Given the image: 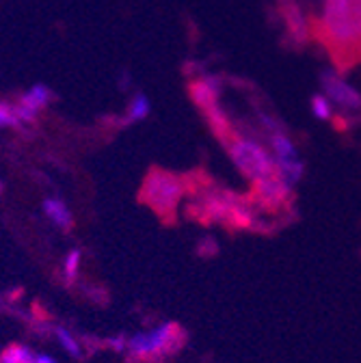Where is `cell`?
I'll return each mask as SVG.
<instances>
[{"label": "cell", "instance_id": "5b68a950", "mask_svg": "<svg viewBox=\"0 0 361 363\" xmlns=\"http://www.w3.org/2000/svg\"><path fill=\"white\" fill-rule=\"evenodd\" d=\"M187 342V333L175 323H162L150 333L132 335L126 344L132 359H160L177 352Z\"/></svg>", "mask_w": 361, "mask_h": 363}, {"label": "cell", "instance_id": "30bf717a", "mask_svg": "<svg viewBox=\"0 0 361 363\" xmlns=\"http://www.w3.org/2000/svg\"><path fill=\"white\" fill-rule=\"evenodd\" d=\"M189 96H191V100L195 102V106H197L201 113H206L208 108L221 104V80L214 78V76L195 78V80L189 84Z\"/></svg>", "mask_w": 361, "mask_h": 363}, {"label": "cell", "instance_id": "3957f363", "mask_svg": "<svg viewBox=\"0 0 361 363\" xmlns=\"http://www.w3.org/2000/svg\"><path fill=\"white\" fill-rule=\"evenodd\" d=\"M260 121H262V130L266 136V145H268L270 154H273L275 169H277L279 177L286 182L288 186L294 189L303 179V173H305V162L301 158L296 143L292 141V136L279 125V121L273 119L270 115L262 113Z\"/></svg>", "mask_w": 361, "mask_h": 363}, {"label": "cell", "instance_id": "ba28073f", "mask_svg": "<svg viewBox=\"0 0 361 363\" xmlns=\"http://www.w3.org/2000/svg\"><path fill=\"white\" fill-rule=\"evenodd\" d=\"M279 18L286 28V37L294 45H303L311 39V18L301 9L296 0H279Z\"/></svg>", "mask_w": 361, "mask_h": 363}, {"label": "cell", "instance_id": "52a82bcc", "mask_svg": "<svg viewBox=\"0 0 361 363\" xmlns=\"http://www.w3.org/2000/svg\"><path fill=\"white\" fill-rule=\"evenodd\" d=\"M292 186H288L286 182L279 177V173H270L257 182H251V193L247 195L251 206L255 208L260 223L264 214H277L286 212L292 206Z\"/></svg>", "mask_w": 361, "mask_h": 363}, {"label": "cell", "instance_id": "8992f818", "mask_svg": "<svg viewBox=\"0 0 361 363\" xmlns=\"http://www.w3.org/2000/svg\"><path fill=\"white\" fill-rule=\"evenodd\" d=\"M321 89H323L321 94L327 96V100L331 102V106L335 111L333 121L348 123V121L361 117V94L340 74L338 67L325 69L321 74Z\"/></svg>", "mask_w": 361, "mask_h": 363}, {"label": "cell", "instance_id": "7c38bea8", "mask_svg": "<svg viewBox=\"0 0 361 363\" xmlns=\"http://www.w3.org/2000/svg\"><path fill=\"white\" fill-rule=\"evenodd\" d=\"M35 352L24 344H11L0 352V363H35Z\"/></svg>", "mask_w": 361, "mask_h": 363}, {"label": "cell", "instance_id": "2e32d148", "mask_svg": "<svg viewBox=\"0 0 361 363\" xmlns=\"http://www.w3.org/2000/svg\"><path fill=\"white\" fill-rule=\"evenodd\" d=\"M80 257H82V253H80L78 249L70 251L67 257H65V281H67V284H74V281L78 279Z\"/></svg>", "mask_w": 361, "mask_h": 363}, {"label": "cell", "instance_id": "6da1fadb", "mask_svg": "<svg viewBox=\"0 0 361 363\" xmlns=\"http://www.w3.org/2000/svg\"><path fill=\"white\" fill-rule=\"evenodd\" d=\"M311 18V39L329 52L342 72L361 63V0H321Z\"/></svg>", "mask_w": 361, "mask_h": 363}, {"label": "cell", "instance_id": "9a60e30c", "mask_svg": "<svg viewBox=\"0 0 361 363\" xmlns=\"http://www.w3.org/2000/svg\"><path fill=\"white\" fill-rule=\"evenodd\" d=\"M55 337L59 340V344L72 354V357H80L82 354V348H80V344H78V340L72 335V331H67V329H63V327H57L55 329Z\"/></svg>", "mask_w": 361, "mask_h": 363}, {"label": "cell", "instance_id": "ac0fdd59", "mask_svg": "<svg viewBox=\"0 0 361 363\" xmlns=\"http://www.w3.org/2000/svg\"><path fill=\"white\" fill-rule=\"evenodd\" d=\"M35 363H57L50 354H37L35 357Z\"/></svg>", "mask_w": 361, "mask_h": 363}, {"label": "cell", "instance_id": "277c9868", "mask_svg": "<svg viewBox=\"0 0 361 363\" xmlns=\"http://www.w3.org/2000/svg\"><path fill=\"white\" fill-rule=\"evenodd\" d=\"M223 147L228 150L230 160L238 169V173L245 175L249 182H257V179L277 171L268 145L260 143L257 139H253V136L243 134L240 130H236L232 136H228V139L223 141Z\"/></svg>", "mask_w": 361, "mask_h": 363}, {"label": "cell", "instance_id": "7a4b0ae2", "mask_svg": "<svg viewBox=\"0 0 361 363\" xmlns=\"http://www.w3.org/2000/svg\"><path fill=\"white\" fill-rule=\"evenodd\" d=\"M191 193V177L179 175L167 169H150L145 175L139 199L145 203L154 214H158L165 223L175 220L177 208L182 203V199Z\"/></svg>", "mask_w": 361, "mask_h": 363}, {"label": "cell", "instance_id": "5bb4252c", "mask_svg": "<svg viewBox=\"0 0 361 363\" xmlns=\"http://www.w3.org/2000/svg\"><path fill=\"white\" fill-rule=\"evenodd\" d=\"M150 115V100L143 94H137L128 106V121H141Z\"/></svg>", "mask_w": 361, "mask_h": 363}, {"label": "cell", "instance_id": "8fae6325", "mask_svg": "<svg viewBox=\"0 0 361 363\" xmlns=\"http://www.w3.org/2000/svg\"><path fill=\"white\" fill-rule=\"evenodd\" d=\"M43 212H46V216L63 232H70L74 227V216H72L70 208L65 206V201H61L57 197L43 201Z\"/></svg>", "mask_w": 361, "mask_h": 363}, {"label": "cell", "instance_id": "9c48e42d", "mask_svg": "<svg viewBox=\"0 0 361 363\" xmlns=\"http://www.w3.org/2000/svg\"><path fill=\"white\" fill-rule=\"evenodd\" d=\"M52 100V91L43 84H35L33 89H28L24 96L18 98L16 102V111L20 117V123H33L39 115V111H43Z\"/></svg>", "mask_w": 361, "mask_h": 363}, {"label": "cell", "instance_id": "4fadbf2b", "mask_svg": "<svg viewBox=\"0 0 361 363\" xmlns=\"http://www.w3.org/2000/svg\"><path fill=\"white\" fill-rule=\"evenodd\" d=\"M311 113L318 121H333L335 119V111H333V106L325 94H316L311 98Z\"/></svg>", "mask_w": 361, "mask_h": 363}, {"label": "cell", "instance_id": "e0dca14e", "mask_svg": "<svg viewBox=\"0 0 361 363\" xmlns=\"http://www.w3.org/2000/svg\"><path fill=\"white\" fill-rule=\"evenodd\" d=\"M9 125H20L16 104L0 102V128H9Z\"/></svg>", "mask_w": 361, "mask_h": 363}]
</instances>
